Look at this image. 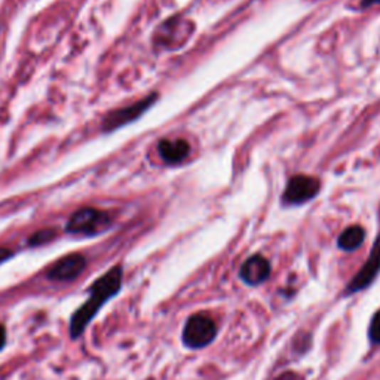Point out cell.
Returning a JSON list of instances; mask_svg holds the SVG:
<instances>
[{"instance_id":"14","label":"cell","mask_w":380,"mask_h":380,"mask_svg":"<svg viewBox=\"0 0 380 380\" xmlns=\"http://www.w3.org/2000/svg\"><path fill=\"white\" fill-rule=\"evenodd\" d=\"M12 251L9 248H4V247H0V265H2L4 262H6L8 258L12 257Z\"/></svg>"},{"instance_id":"13","label":"cell","mask_w":380,"mask_h":380,"mask_svg":"<svg viewBox=\"0 0 380 380\" xmlns=\"http://www.w3.org/2000/svg\"><path fill=\"white\" fill-rule=\"evenodd\" d=\"M275 380H303L299 374H296V373H291V371H287V373H284V374H281L280 377H276Z\"/></svg>"},{"instance_id":"5","label":"cell","mask_w":380,"mask_h":380,"mask_svg":"<svg viewBox=\"0 0 380 380\" xmlns=\"http://www.w3.org/2000/svg\"><path fill=\"white\" fill-rule=\"evenodd\" d=\"M320 189L321 183L318 179L309 176H295L287 184L283 201L285 205H300L314 199L320 194Z\"/></svg>"},{"instance_id":"12","label":"cell","mask_w":380,"mask_h":380,"mask_svg":"<svg viewBox=\"0 0 380 380\" xmlns=\"http://www.w3.org/2000/svg\"><path fill=\"white\" fill-rule=\"evenodd\" d=\"M369 336H370L371 343L380 344V310H377L373 320H371V322H370Z\"/></svg>"},{"instance_id":"9","label":"cell","mask_w":380,"mask_h":380,"mask_svg":"<svg viewBox=\"0 0 380 380\" xmlns=\"http://www.w3.org/2000/svg\"><path fill=\"white\" fill-rule=\"evenodd\" d=\"M158 152L165 164L177 165L189 158L190 144L183 140V138H177V140H162L158 144Z\"/></svg>"},{"instance_id":"6","label":"cell","mask_w":380,"mask_h":380,"mask_svg":"<svg viewBox=\"0 0 380 380\" xmlns=\"http://www.w3.org/2000/svg\"><path fill=\"white\" fill-rule=\"evenodd\" d=\"M85 266H86V258L82 254L79 253L68 254L51 266V269L48 270V278L51 281L57 283L73 281L83 272Z\"/></svg>"},{"instance_id":"16","label":"cell","mask_w":380,"mask_h":380,"mask_svg":"<svg viewBox=\"0 0 380 380\" xmlns=\"http://www.w3.org/2000/svg\"><path fill=\"white\" fill-rule=\"evenodd\" d=\"M373 5H380V0H362L361 8H369Z\"/></svg>"},{"instance_id":"10","label":"cell","mask_w":380,"mask_h":380,"mask_svg":"<svg viewBox=\"0 0 380 380\" xmlns=\"http://www.w3.org/2000/svg\"><path fill=\"white\" fill-rule=\"evenodd\" d=\"M366 232L361 226H351L344 229L337 239V246L343 251H355L364 243Z\"/></svg>"},{"instance_id":"3","label":"cell","mask_w":380,"mask_h":380,"mask_svg":"<svg viewBox=\"0 0 380 380\" xmlns=\"http://www.w3.org/2000/svg\"><path fill=\"white\" fill-rule=\"evenodd\" d=\"M158 97L159 95L157 93H153V94L144 97L143 100L134 102V105H131V106L109 112L105 116V119H102L101 131L102 132H113L119 128H122V127L134 122V120H137L138 117H142L154 105V102H157Z\"/></svg>"},{"instance_id":"2","label":"cell","mask_w":380,"mask_h":380,"mask_svg":"<svg viewBox=\"0 0 380 380\" xmlns=\"http://www.w3.org/2000/svg\"><path fill=\"white\" fill-rule=\"evenodd\" d=\"M112 224V217L107 211L93 206H85L72 214L65 223V232L72 235L94 236L107 231Z\"/></svg>"},{"instance_id":"8","label":"cell","mask_w":380,"mask_h":380,"mask_svg":"<svg viewBox=\"0 0 380 380\" xmlns=\"http://www.w3.org/2000/svg\"><path fill=\"white\" fill-rule=\"evenodd\" d=\"M241 278L248 285H258L265 283L270 275V263L263 255H253L241 266Z\"/></svg>"},{"instance_id":"11","label":"cell","mask_w":380,"mask_h":380,"mask_svg":"<svg viewBox=\"0 0 380 380\" xmlns=\"http://www.w3.org/2000/svg\"><path fill=\"white\" fill-rule=\"evenodd\" d=\"M56 238H57L56 229H41L38 232H34L28 238V246L30 247H41V246L51 243V241H54Z\"/></svg>"},{"instance_id":"1","label":"cell","mask_w":380,"mask_h":380,"mask_svg":"<svg viewBox=\"0 0 380 380\" xmlns=\"http://www.w3.org/2000/svg\"><path fill=\"white\" fill-rule=\"evenodd\" d=\"M122 266H115L107 270L105 275L91 285L90 288V299L86 300L82 306L72 315L70 320V337L78 339L88 327L91 320L101 309L107 300H110L115 295H117L122 284Z\"/></svg>"},{"instance_id":"4","label":"cell","mask_w":380,"mask_h":380,"mask_svg":"<svg viewBox=\"0 0 380 380\" xmlns=\"http://www.w3.org/2000/svg\"><path fill=\"white\" fill-rule=\"evenodd\" d=\"M216 336H217L216 322L210 317L202 314L190 317L183 330L184 344L194 349L209 347V344L216 339Z\"/></svg>"},{"instance_id":"15","label":"cell","mask_w":380,"mask_h":380,"mask_svg":"<svg viewBox=\"0 0 380 380\" xmlns=\"http://www.w3.org/2000/svg\"><path fill=\"white\" fill-rule=\"evenodd\" d=\"M5 343H6V328L5 325L0 324V351L5 348Z\"/></svg>"},{"instance_id":"7","label":"cell","mask_w":380,"mask_h":380,"mask_svg":"<svg viewBox=\"0 0 380 380\" xmlns=\"http://www.w3.org/2000/svg\"><path fill=\"white\" fill-rule=\"evenodd\" d=\"M379 272H380V235L376 239L366 265L359 269V272L355 275V278L349 283L347 292H357L367 288L373 283Z\"/></svg>"}]
</instances>
